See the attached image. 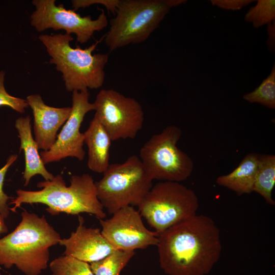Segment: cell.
<instances>
[{
    "instance_id": "1",
    "label": "cell",
    "mask_w": 275,
    "mask_h": 275,
    "mask_svg": "<svg viewBox=\"0 0 275 275\" xmlns=\"http://www.w3.org/2000/svg\"><path fill=\"white\" fill-rule=\"evenodd\" d=\"M158 238L160 266L168 275H206L221 257L219 229L205 215L181 222Z\"/></svg>"
},
{
    "instance_id": "2",
    "label": "cell",
    "mask_w": 275,
    "mask_h": 275,
    "mask_svg": "<svg viewBox=\"0 0 275 275\" xmlns=\"http://www.w3.org/2000/svg\"><path fill=\"white\" fill-rule=\"evenodd\" d=\"M21 216L16 228L0 239V266H15L25 275H39L48 266L49 248L61 238L44 215L24 210Z\"/></svg>"
},
{
    "instance_id": "3",
    "label": "cell",
    "mask_w": 275,
    "mask_h": 275,
    "mask_svg": "<svg viewBox=\"0 0 275 275\" xmlns=\"http://www.w3.org/2000/svg\"><path fill=\"white\" fill-rule=\"evenodd\" d=\"M70 184L67 186L61 174L54 176L51 180L37 183L42 188L36 191L18 189L17 196L10 204L14 206L10 210L15 212L22 204L41 203L46 205V210L52 215L65 213L78 215L87 213L95 216L99 220L104 219L106 213L99 201L95 182L88 174L72 175Z\"/></svg>"
},
{
    "instance_id": "4",
    "label": "cell",
    "mask_w": 275,
    "mask_h": 275,
    "mask_svg": "<svg viewBox=\"0 0 275 275\" xmlns=\"http://www.w3.org/2000/svg\"><path fill=\"white\" fill-rule=\"evenodd\" d=\"M104 36L95 43L82 49L70 45L73 37L67 34H43L38 39L44 46L49 63L62 73L66 90L82 91L101 87L105 79L104 68L108 60L107 54H93Z\"/></svg>"
},
{
    "instance_id": "5",
    "label": "cell",
    "mask_w": 275,
    "mask_h": 275,
    "mask_svg": "<svg viewBox=\"0 0 275 275\" xmlns=\"http://www.w3.org/2000/svg\"><path fill=\"white\" fill-rule=\"evenodd\" d=\"M185 0H119L109 29L104 35L111 51L146 41L173 7Z\"/></svg>"
},
{
    "instance_id": "6",
    "label": "cell",
    "mask_w": 275,
    "mask_h": 275,
    "mask_svg": "<svg viewBox=\"0 0 275 275\" xmlns=\"http://www.w3.org/2000/svg\"><path fill=\"white\" fill-rule=\"evenodd\" d=\"M152 181L134 155L121 163L110 164L95 184L103 208L113 214L127 206H138L152 187Z\"/></svg>"
},
{
    "instance_id": "7",
    "label": "cell",
    "mask_w": 275,
    "mask_h": 275,
    "mask_svg": "<svg viewBox=\"0 0 275 275\" xmlns=\"http://www.w3.org/2000/svg\"><path fill=\"white\" fill-rule=\"evenodd\" d=\"M138 208L159 234L196 215L199 201L194 191L180 182L164 181L152 186Z\"/></svg>"
},
{
    "instance_id": "8",
    "label": "cell",
    "mask_w": 275,
    "mask_h": 275,
    "mask_svg": "<svg viewBox=\"0 0 275 275\" xmlns=\"http://www.w3.org/2000/svg\"><path fill=\"white\" fill-rule=\"evenodd\" d=\"M181 135L179 127L169 125L141 147L139 158L152 180L181 182L191 175L194 162L177 146Z\"/></svg>"
},
{
    "instance_id": "9",
    "label": "cell",
    "mask_w": 275,
    "mask_h": 275,
    "mask_svg": "<svg viewBox=\"0 0 275 275\" xmlns=\"http://www.w3.org/2000/svg\"><path fill=\"white\" fill-rule=\"evenodd\" d=\"M95 117L112 141L134 139L142 129L144 113L140 103L112 89H102L93 102Z\"/></svg>"
},
{
    "instance_id": "10",
    "label": "cell",
    "mask_w": 275,
    "mask_h": 275,
    "mask_svg": "<svg viewBox=\"0 0 275 275\" xmlns=\"http://www.w3.org/2000/svg\"><path fill=\"white\" fill-rule=\"evenodd\" d=\"M32 4L35 10L30 16L31 25L38 32L49 29L63 30L67 34H75L80 44L87 42L95 32L108 24L103 9L97 19H92L90 15L82 17L73 10L66 9L63 4L56 5L55 0H33Z\"/></svg>"
},
{
    "instance_id": "11",
    "label": "cell",
    "mask_w": 275,
    "mask_h": 275,
    "mask_svg": "<svg viewBox=\"0 0 275 275\" xmlns=\"http://www.w3.org/2000/svg\"><path fill=\"white\" fill-rule=\"evenodd\" d=\"M112 217L99 219L101 233L116 250L134 251L157 245L158 234L144 225L139 211L127 206L114 213Z\"/></svg>"
},
{
    "instance_id": "12",
    "label": "cell",
    "mask_w": 275,
    "mask_h": 275,
    "mask_svg": "<svg viewBox=\"0 0 275 275\" xmlns=\"http://www.w3.org/2000/svg\"><path fill=\"white\" fill-rule=\"evenodd\" d=\"M72 93L71 112L69 118L57 135L52 147L47 151L40 152L44 164L68 157H75L79 161L85 157L84 135L80 132V128L86 114L95 111V105L89 101L88 90L74 91Z\"/></svg>"
},
{
    "instance_id": "13",
    "label": "cell",
    "mask_w": 275,
    "mask_h": 275,
    "mask_svg": "<svg viewBox=\"0 0 275 275\" xmlns=\"http://www.w3.org/2000/svg\"><path fill=\"white\" fill-rule=\"evenodd\" d=\"M79 224L68 238L59 243L64 246L63 255L92 263L100 260L116 250L104 237L99 228H87L82 216L78 215Z\"/></svg>"
},
{
    "instance_id": "14",
    "label": "cell",
    "mask_w": 275,
    "mask_h": 275,
    "mask_svg": "<svg viewBox=\"0 0 275 275\" xmlns=\"http://www.w3.org/2000/svg\"><path fill=\"white\" fill-rule=\"evenodd\" d=\"M26 100L33 111L34 140L39 149L47 151L54 145L59 129L69 118L71 107L48 106L38 94L29 95Z\"/></svg>"
},
{
    "instance_id": "15",
    "label": "cell",
    "mask_w": 275,
    "mask_h": 275,
    "mask_svg": "<svg viewBox=\"0 0 275 275\" xmlns=\"http://www.w3.org/2000/svg\"><path fill=\"white\" fill-rule=\"evenodd\" d=\"M31 120L29 116L20 117L16 120L15 123L20 140V152L22 150L25 156V170L23 176L25 186L36 175H41L45 180H51L54 177L45 168L39 153V148L32 135Z\"/></svg>"
},
{
    "instance_id": "16",
    "label": "cell",
    "mask_w": 275,
    "mask_h": 275,
    "mask_svg": "<svg viewBox=\"0 0 275 275\" xmlns=\"http://www.w3.org/2000/svg\"><path fill=\"white\" fill-rule=\"evenodd\" d=\"M84 135V143L88 149V167L94 172L103 174L110 164L109 151L112 140L94 117Z\"/></svg>"
},
{
    "instance_id": "17",
    "label": "cell",
    "mask_w": 275,
    "mask_h": 275,
    "mask_svg": "<svg viewBox=\"0 0 275 275\" xmlns=\"http://www.w3.org/2000/svg\"><path fill=\"white\" fill-rule=\"evenodd\" d=\"M259 155L255 153H248L233 171L218 177L216 179V183L234 191L239 196L253 192Z\"/></svg>"
},
{
    "instance_id": "18",
    "label": "cell",
    "mask_w": 275,
    "mask_h": 275,
    "mask_svg": "<svg viewBox=\"0 0 275 275\" xmlns=\"http://www.w3.org/2000/svg\"><path fill=\"white\" fill-rule=\"evenodd\" d=\"M275 184V156L259 155L253 191L261 195L267 204L274 205L272 191Z\"/></svg>"
},
{
    "instance_id": "19",
    "label": "cell",
    "mask_w": 275,
    "mask_h": 275,
    "mask_svg": "<svg viewBox=\"0 0 275 275\" xmlns=\"http://www.w3.org/2000/svg\"><path fill=\"white\" fill-rule=\"evenodd\" d=\"M134 251L116 250L103 259L90 264L94 275H120L134 255Z\"/></svg>"
},
{
    "instance_id": "20",
    "label": "cell",
    "mask_w": 275,
    "mask_h": 275,
    "mask_svg": "<svg viewBox=\"0 0 275 275\" xmlns=\"http://www.w3.org/2000/svg\"><path fill=\"white\" fill-rule=\"evenodd\" d=\"M250 103H258L270 109L275 108V64L269 75L253 91L243 96Z\"/></svg>"
},
{
    "instance_id": "21",
    "label": "cell",
    "mask_w": 275,
    "mask_h": 275,
    "mask_svg": "<svg viewBox=\"0 0 275 275\" xmlns=\"http://www.w3.org/2000/svg\"><path fill=\"white\" fill-rule=\"evenodd\" d=\"M51 275H94L89 263L69 256H61L49 264Z\"/></svg>"
},
{
    "instance_id": "22",
    "label": "cell",
    "mask_w": 275,
    "mask_h": 275,
    "mask_svg": "<svg viewBox=\"0 0 275 275\" xmlns=\"http://www.w3.org/2000/svg\"><path fill=\"white\" fill-rule=\"evenodd\" d=\"M244 20L256 29L272 23L275 21V1H257L256 5L245 14Z\"/></svg>"
},
{
    "instance_id": "23",
    "label": "cell",
    "mask_w": 275,
    "mask_h": 275,
    "mask_svg": "<svg viewBox=\"0 0 275 275\" xmlns=\"http://www.w3.org/2000/svg\"><path fill=\"white\" fill-rule=\"evenodd\" d=\"M5 75V71H0V106H7L18 113H24L25 109L29 106L27 101L12 96L6 91L4 86Z\"/></svg>"
},
{
    "instance_id": "24",
    "label": "cell",
    "mask_w": 275,
    "mask_h": 275,
    "mask_svg": "<svg viewBox=\"0 0 275 275\" xmlns=\"http://www.w3.org/2000/svg\"><path fill=\"white\" fill-rule=\"evenodd\" d=\"M17 155H10L6 164L0 169V214L4 219L7 218L10 214V208L8 201L10 198L3 190V184L5 176L9 167L16 161Z\"/></svg>"
},
{
    "instance_id": "25",
    "label": "cell",
    "mask_w": 275,
    "mask_h": 275,
    "mask_svg": "<svg viewBox=\"0 0 275 275\" xmlns=\"http://www.w3.org/2000/svg\"><path fill=\"white\" fill-rule=\"evenodd\" d=\"M119 0H72L71 3L75 11L79 8H85L91 5L99 4L104 6L107 11L113 13H116Z\"/></svg>"
},
{
    "instance_id": "26",
    "label": "cell",
    "mask_w": 275,
    "mask_h": 275,
    "mask_svg": "<svg viewBox=\"0 0 275 275\" xmlns=\"http://www.w3.org/2000/svg\"><path fill=\"white\" fill-rule=\"evenodd\" d=\"M255 1L252 0H211L213 6L225 10H239Z\"/></svg>"
},
{
    "instance_id": "27",
    "label": "cell",
    "mask_w": 275,
    "mask_h": 275,
    "mask_svg": "<svg viewBox=\"0 0 275 275\" xmlns=\"http://www.w3.org/2000/svg\"><path fill=\"white\" fill-rule=\"evenodd\" d=\"M267 33L268 38L267 42L269 51L274 52L275 43V21L268 24Z\"/></svg>"
},
{
    "instance_id": "28",
    "label": "cell",
    "mask_w": 275,
    "mask_h": 275,
    "mask_svg": "<svg viewBox=\"0 0 275 275\" xmlns=\"http://www.w3.org/2000/svg\"><path fill=\"white\" fill-rule=\"evenodd\" d=\"M4 217L0 214V236L8 231V229L4 221Z\"/></svg>"
},
{
    "instance_id": "29",
    "label": "cell",
    "mask_w": 275,
    "mask_h": 275,
    "mask_svg": "<svg viewBox=\"0 0 275 275\" xmlns=\"http://www.w3.org/2000/svg\"><path fill=\"white\" fill-rule=\"evenodd\" d=\"M0 275H3V274L0 272Z\"/></svg>"
}]
</instances>
